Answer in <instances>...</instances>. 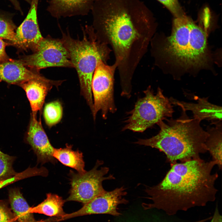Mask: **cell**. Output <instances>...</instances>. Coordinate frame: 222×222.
I'll use <instances>...</instances> for the list:
<instances>
[{"label":"cell","instance_id":"cell-1","mask_svg":"<svg viewBox=\"0 0 222 222\" xmlns=\"http://www.w3.org/2000/svg\"><path fill=\"white\" fill-rule=\"evenodd\" d=\"M91 10L97 40L111 46L121 87L130 88L155 29L151 12L141 0H96Z\"/></svg>","mask_w":222,"mask_h":222},{"label":"cell","instance_id":"cell-2","mask_svg":"<svg viewBox=\"0 0 222 222\" xmlns=\"http://www.w3.org/2000/svg\"><path fill=\"white\" fill-rule=\"evenodd\" d=\"M170 165L159 183L145 186L150 203L142 204L144 209L155 208L172 216L215 201L218 191L215 183L218 177L217 173L212 172L215 162L200 157Z\"/></svg>","mask_w":222,"mask_h":222},{"label":"cell","instance_id":"cell-3","mask_svg":"<svg viewBox=\"0 0 222 222\" xmlns=\"http://www.w3.org/2000/svg\"><path fill=\"white\" fill-rule=\"evenodd\" d=\"M164 120L157 124L160 128L157 134L139 139L134 143L158 150L165 154L170 164L200 158L207 152L208 133L201 126L200 121L190 118L183 111L179 118Z\"/></svg>","mask_w":222,"mask_h":222},{"label":"cell","instance_id":"cell-4","mask_svg":"<svg viewBox=\"0 0 222 222\" xmlns=\"http://www.w3.org/2000/svg\"><path fill=\"white\" fill-rule=\"evenodd\" d=\"M205 32L184 15L176 17L171 35L162 44L150 41L155 59L167 58L185 69L205 67L208 61Z\"/></svg>","mask_w":222,"mask_h":222},{"label":"cell","instance_id":"cell-5","mask_svg":"<svg viewBox=\"0 0 222 222\" xmlns=\"http://www.w3.org/2000/svg\"><path fill=\"white\" fill-rule=\"evenodd\" d=\"M83 33L81 40L73 39L68 33L63 32L60 39L77 71L81 93L92 113L93 109L92 90L93 74L99 61L102 60L107 63L112 50L108 45L97 40L92 25L86 26Z\"/></svg>","mask_w":222,"mask_h":222},{"label":"cell","instance_id":"cell-6","mask_svg":"<svg viewBox=\"0 0 222 222\" xmlns=\"http://www.w3.org/2000/svg\"><path fill=\"white\" fill-rule=\"evenodd\" d=\"M143 92L145 96L138 99L134 109L128 112L126 125L122 131L143 132L159 122L172 117L173 105L160 88H158L155 94L149 86Z\"/></svg>","mask_w":222,"mask_h":222},{"label":"cell","instance_id":"cell-7","mask_svg":"<svg viewBox=\"0 0 222 222\" xmlns=\"http://www.w3.org/2000/svg\"><path fill=\"white\" fill-rule=\"evenodd\" d=\"M103 164V161L98 160L92 169L83 173L70 171L71 188L66 202L75 201L84 204L106 191L103 187V182L114 179L115 177L111 174L107 176L109 171L108 167H101L99 169Z\"/></svg>","mask_w":222,"mask_h":222},{"label":"cell","instance_id":"cell-8","mask_svg":"<svg viewBox=\"0 0 222 222\" xmlns=\"http://www.w3.org/2000/svg\"><path fill=\"white\" fill-rule=\"evenodd\" d=\"M117 68L115 63L108 65L101 60L95 69L92 83L93 102L92 113L94 120L98 111H101L103 118L106 119L109 112L113 113L117 111L114 98V82Z\"/></svg>","mask_w":222,"mask_h":222},{"label":"cell","instance_id":"cell-9","mask_svg":"<svg viewBox=\"0 0 222 222\" xmlns=\"http://www.w3.org/2000/svg\"><path fill=\"white\" fill-rule=\"evenodd\" d=\"M19 60L27 68L37 72L50 67H73L69 53L61 39L50 36L43 38L33 54L23 56Z\"/></svg>","mask_w":222,"mask_h":222},{"label":"cell","instance_id":"cell-10","mask_svg":"<svg viewBox=\"0 0 222 222\" xmlns=\"http://www.w3.org/2000/svg\"><path fill=\"white\" fill-rule=\"evenodd\" d=\"M126 188L122 186L110 191H106L103 194L96 197L77 211L66 214L58 218L56 222L67 220L76 217L95 214H106L118 216L121 214L118 211V206L126 204L128 201L124 196L127 194Z\"/></svg>","mask_w":222,"mask_h":222},{"label":"cell","instance_id":"cell-11","mask_svg":"<svg viewBox=\"0 0 222 222\" xmlns=\"http://www.w3.org/2000/svg\"><path fill=\"white\" fill-rule=\"evenodd\" d=\"M39 0H32L28 13L16 29L15 41L13 45L22 50L35 52L43 37L39 29L37 17Z\"/></svg>","mask_w":222,"mask_h":222},{"label":"cell","instance_id":"cell-12","mask_svg":"<svg viewBox=\"0 0 222 222\" xmlns=\"http://www.w3.org/2000/svg\"><path fill=\"white\" fill-rule=\"evenodd\" d=\"M36 116L32 113L31 114L26 141L36 154L38 163L43 164L49 162L55 164L56 161L53 156L54 148L43 129L40 118L38 120Z\"/></svg>","mask_w":222,"mask_h":222},{"label":"cell","instance_id":"cell-13","mask_svg":"<svg viewBox=\"0 0 222 222\" xmlns=\"http://www.w3.org/2000/svg\"><path fill=\"white\" fill-rule=\"evenodd\" d=\"M196 103L185 102L171 97L169 100L172 105L179 107L182 111H191L193 118L201 121L206 120L211 122L222 121V107L209 102L208 97L195 96Z\"/></svg>","mask_w":222,"mask_h":222},{"label":"cell","instance_id":"cell-14","mask_svg":"<svg viewBox=\"0 0 222 222\" xmlns=\"http://www.w3.org/2000/svg\"><path fill=\"white\" fill-rule=\"evenodd\" d=\"M37 79H49L42 76L38 72L28 69L19 60L9 58L0 64V82L18 85L27 80Z\"/></svg>","mask_w":222,"mask_h":222},{"label":"cell","instance_id":"cell-15","mask_svg":"<svg viewBox=\"0 0 222 222\" xmlns=\"http://www.w3.org/2000/svg\"><path fill=\"white\" fill-rule=\"evenodd\" d=\"M61 83V81L32 79L24 81L18 85L25 91L30 102L32 113L37 114V112L42 109L46 96L53 86L57 87Z\"/></svg>","mask_w":222,"mask_h":222},{"label":"cell","instance_id":"cell-16","mask_svg":"<svg viewBox=\"0 0 222 222\" xmlns=\"http://www.w3.org/2000/svg\"><path fill=\"white\" fill-rule=\"evenodd\" d=\"M96 0H49L47 10L53 17L85 15L91 10Z\"/></svg>","mask_w":222,"mask_h":222},{"label":"cell","instance_id":"cell-17","mask_svg":"<svg viewBox=\"0 0 222 222\" xmlns=\"http://www.w3.org/2000/svg\"><path fill=\"white\" fill-rule=\"evenodd\" d=\"M11 208L16 222H44L45 220H36L29 206L19 188L10 189L8 192Z\"/></svg>","mask_w":222,"mask_h":222},{"label":"cell","instance_id":"cell-18","mask_svg":"<svg viewBox=\"0 0 222 222\" xmlns=\"http://www.w3.org/2000/svg\"><path fill=\"white\" fill-rule=\"evenodd\" d=\"M213 126L207 128L208 135L206 141L207 151L215 162L219 169L222 168V133L221 121L211 122Z\"/></svg>","mask_w":222,"mask_h":222},{"label":"cell","instance_id":"cell-19","mask_svg":"<svg viewBox=\"0 0 222 222\" xmlns=\"http://www.w3.org/2000/svg\"><path fill=\"white\" fill-rule=\"evenodd\" d=\"M53 156L63 164L75 169L78 173H83L86 171L82 153L78 150H72L71 145L67 144L64 148H54Z\"/></svg>","mask_w":222,"mask_h":222},{"label":"cell","instance_id":"cell-20","mask_svg":"<svg viewBox=\"0 0 222 222\" xmlns=\"http://www.w3.org/2000/svg\"><path fill=\"white\" fill-rule=\"evenodd\" d=\"M65 202L58 195L48 193L43 201L35 207H31V212L32 213H38L60 218L66 214L63 208Z\"/></svg>","mask_w":222,"mask_h":222},{"label":"cell","instance_id":"cell-21","mask_svg":"<svg viewBox=\"0 0 222 222\" xmlns=\"http://www.w3.org/2000/svg\"><path fill=\"white\" fill-rule=\"evenodd\" d=\"M43 116L45 123L51 127L59 123L63 114V108L60 103L55 101L47 104L43 110Z\"/></svg>","mask_w":222,"mask_h":222},{"label":"cell","instance_id":"cell-22","mask_svg":"<svg viewBox=\"0 0 222 222\" xmlns=\"http://www.w3.org/2000/svg\"><path fill=\"white\" fill-rule=\"evenodd\" d=\"M16 27L10 17L0 12V38L8 40L13 45L15 41Z\"/></svg>","mask_w":222,"mask_h":222},{"label":"cell","instance_id":"cell-23","mask_svg":"<svg viewBox=\"0 0 222 222\" xmlns=\"http://www.w3.org/2000/svg\"><path fill=\"white\" fill-rule=\"evenodd\" d=\"M15 158L0 150V181L10 178L17 174L13 167Z\"/></svg>","mask_w":222,"mask_h":222},{"label":"cell","instance_id":"cell-24","mask_svg":"<svg viewBox=\"0 0 222 222\" xmlns=\"http://www.w3.org/2000/svg\"><path fill=\"white\" fill-rule=\"evenodd\" d=\"M0 222H16L14 214L7 203L0 200Z\"/></svg>","mask_w":222,"mask_h":222},{"label":"cell","instance_id":"cell-25","mask_svg":"<svg viewBox=\"0 0 222 222\" xmlns=\"http://www.w3.org/2000/svg\"><path fill=\"white\" fill-rule=\"evenodd\" d=\"M164 5L176 17L183 15L177 0H157Z\"/></svg>","mask_w":222,"mask_h":222},{"label":"cell","instance_id":"cell-26","mask_svg":"<svg viewBox=\"0 0 222 222\" xmlns=\"http://www.w3.org/2000/svg\"><path fill=\"white\" fill-rule=\"evenodd\" d=\"M8 45H10L8 42H6L0 38V64L10 58L5 51L6 47Z\"/></svg>","mask_w":222,"mask_h":222},{"label":"cell","instance_id":"cell-27","mask_svg":"<svg viewBox=\"0 0 222 222\" xmlns=\"http://www.w3.org/2000/svg\"><path fill=\"white\" fill-rule=\"evenodd\" d=\"M210 222H222V217L219 212L217 205H216L213 215L212 217Z\"/></svg>","mask_w":222,"mask_h":222},{"label":"cell","instance_id":"cell-28","mask_svg":"<svg viewBox=\"0 0 222 222\" xmlns=\"http://www.w3.org/2000/svg\"><path fill=\"white\" fill-rule=\"evenodd\" d=\"M14 5V7L17 10L21 11L20 7L18 0H9ZM28 2L31 3L32 0H24Z\"/></svg>","mask_w":222,"mask_h":222},{"label":"cell","instance_id":"cell-29","mask_svg":"<svg viewBox=\"0 0 222 222\" xmlns=\"http://www.w3.org/2000/svg\"><path fill=\"white\" fill-rule=\"evenodd\" d=\"M211 219V217H209L208 218H207L206 219H203L202 220H199L198 221H196L194 222H206L208 220H210Z\"/></svg>","mask_w":222,"mask_h":222},{"label":"cell","instance_id":"cell-30","mask_svg":"<svg viewBox=\"0 0 222 222\" xmlns=\"http://www.w3.org/2000/svg\"><path fill=\"white\" fill-rule=\"evenodd\" d=\"M44 222H49L48 220V219L45 220V221Z\"/></svg>","mask_w":222,"mask_h":222}]
</instances>
